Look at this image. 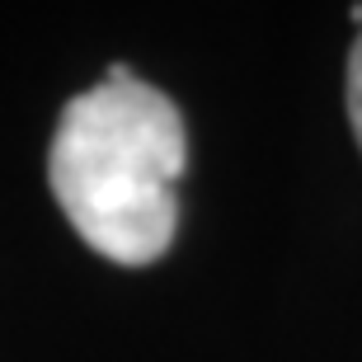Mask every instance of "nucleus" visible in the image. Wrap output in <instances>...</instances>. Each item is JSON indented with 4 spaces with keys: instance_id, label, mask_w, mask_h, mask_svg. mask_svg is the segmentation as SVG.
<instances>
[{
    "instance_id": "1",
    "label": "nucleus",
    "mask_w": 362,
    "mask_h": 362,
    "mask_svg": "<svg viewBox=\"0 0 362 362\" xmlns=\"http://www.w3.org/2000/svg\"><path fill=\"white\" fill-rule=\"evenodd\" d=\"M184 165V113L170 94L127 76L62 108L47 146V184L94 255L141 269L170 250L179 230L175 184Z\"/></svg>"
},
{
    "instance_id": "2",
    "label": "nucleus",
    "mask_w": 362,
    "mask_h": 362,
    "mask_svg": "<svg viewBox=\"0 0 362 362\" xmlns=\"http://www.w3.org/2000/svg\"><path fill=\"white\" fill-rule=\"evenodd\" d=\"M349 122H353V136H358V146H362V33L349 52Z\"/></svg>"
},
{
    "instance_id": "3",
    "label": "nucleus",
    "mask_w": 362,
    "mask_h": 362,
    "mask_svg": "<svg viewBox=\"0 0 362 362\" xmlns=\"http://www.w3.org/2000/svg\"><path fill=\"white\" fill-rule=\"evenodd\" d=\"M349 19H353V24H362V5H353V10H349Z\"/></svg>"
}]
</instances>
